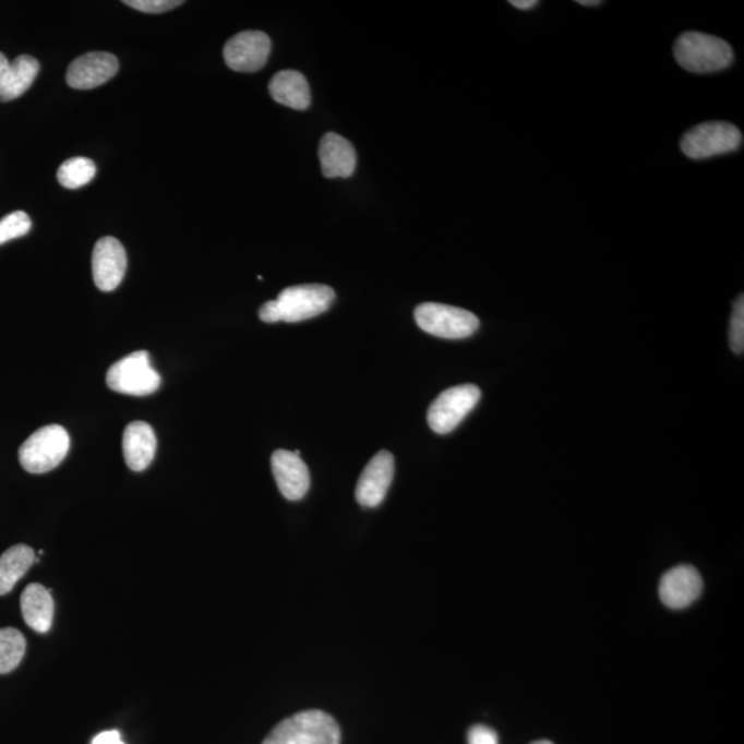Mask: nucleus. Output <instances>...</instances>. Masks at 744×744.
Instances as JSON below:
<instances>
[{
	"label": "nucleus",
	"instance_id": "obj_4",
	"mask_svg": "<svg viewBox=\"0 0 744 744\" xmlns=\"http://www.w3.org/2000/svg\"><path fill=\"white\" fill-rule=\"evenodd\" d=\"M70 434L60 424H47L31 434L19 451L20 463L28 473L44 475L51 471L70 453Z\"/></svg>",
	"mask_w": 744,
	"mask_h": 744
},
{
	"label": "nucleus",
	"instance_id": "obj_12",
	"mask_svg": "<svg viewBox=\"0 0 744 744\" xmlns=\"http://www.w3.org/2000/svg\"><path fill=\"white\" fill-rule=\"evenodd\" d=\"M395 476V458L389 451H380L365 466L356 487V500L361 506L375 507L384 502Z\"/></svg>",
	"mask_w": 744,
	"mask_h": 744
},
{
	"label": "nucleus",
	"instance_id": "obj_24",
	"mask_svg": "<svg viewBox=\"0 0 744 744\" xmlns=\"http://www.w3.org/2000/svg\"><path fill=\"white\" fill-rule=\"evenodd\" d=\"M730 344L733 352H744V297L739 296L731 317Z\"/></svg>",
	"mask_w": 744,
	"mask_h": 744
},
{
	"label": "nucleus",
	"instance_id": "obj_30",
	"mask_svg": "<svg viewBox=\"0 0 744 744\" xmlns=\"http://www.w3.org/2000/svg\"><path fill=\"white\" fill-rule=\"evenodd\" d=\"M578 3L581 4V7H589V8L600 7V4H601V2H599V0H579Z\"/></svg>",
	"mask_w": 744,
	"mask_h": 744
},
{
	"label": "nucleus",
	"instance_id": "obj_27",
	"mask_svg": "<svg viewBox=\"0 0 744 744\" xmlns=\"http://www.w3.org/2000/svg\"><path fill=\"white\" fill-rule=\"evenodd\" d=\"M118 741H120V733L113 730L99 733V735L93 739L92 744H115Z\"/></svg>",
	"mask_w": 744,
	"mask_h": 744
},
{
	"label": "nucleus",
	"instance_id": "obj_11",
	"mask_svg": "<svg viewBox=\"0 0 744 744\" xmlns=\"http://www.w3.org/2000/svg\"><path fill=\"white\" fill-rule=\"evenodd\" d=\"M118 71L119 61L111 52H87L71 62L67 83L76 91H91L111 81Z\"/></svg>",
	"mask_w": 744,
	"mask_h": 744
},
{
	"label": "nucleus",
	"instance_id": "obj_21",
	"mask_svg": "<svg viewBox=\"0 0 744 744\" xmlns=\"http://www.w3.org/2000/svg\"><path fill=\"white\" fill-rule=\"evenodd\" d=\"M26 641L17 628H0V674L13 672L23 660Z\"/></svg>",
	"mask_w": 744,
	"mask_h": 744
},
{
	"label": "nucleus",
	"instance_id": "obj_32",
	"mask_svg": "<svg viewBox=\"0 0 744 744\" xmlns=\"http://www.w3.org/2000/svg\"><path fill=\"white\" fill-rule=\"evenodd\" d=\"M115 744H124V743L122 742V739H120V741H118V742L115 743Z\"/></svg>",
	"mask_w": 744,
	"mask_h": 744
},
{
	"label": "nucleus",
	"instance_id": "obj_23",
	"mask_svg": "<svg viewBox=\"0 0 744 744\" xmlns=\"http://www.w3.org/2000/svg\"><path fill=\"white\" fill-rule=\"evenodd\" d=\"M33 223L28 214L24 212H14L9 216L0 219V245L10 242V240L23 238L29 232Z\"/></svg>",
	"mask_w": 744,
	"mask_h": 744
},
{
	"label": "nucleus",
	"instance_id": "obj_15",
	"mask_svg": "<svg viewBox=\"0 0 744 744\" xmlns=\"http://www.w3.org/2000/svg\"><path fill=\"white\" fill-rule=\"evenodd\" d=\"M157 440L149 423L137 421L125 427L123 454L125 465L133 471H143L154 463Z\"/></svg>",
	"mask_w": 744,
	"mask_h": 744
},
{
	"label": "nucleus",
	"instance_id": "obj_20",
	"mask_svg": "<svg viewBox=\"0 0 744 744\" xmlns=\"http://www.w3.org/2000/svg\"><path fill=\"white\" fill-rule=\"evenodd\" d=\"M34 562L35 552L26 544H15L0 555V596L10 593Z\"/></svg>",
	"mask_w": 744,
	"mask_h": 744
},
{
	"label": "nucleus",
	"instance_id": "obj_8",
	"mask_svg": "<svg viewBox=\"0 0 744 744\" xmlns=\"http://www.w3.org/2000/svg\"><path fill=\"white\" fill-rule=\"evenodd\" d=\"M481 391L466 384L440 393L428 411V423L437 434H448L464 421L480 401Z\"/></svg>",
	"mask_w": 744,
	"mask_h": 744
},
{
	"label": "nucleus",
	"instance_id": "obj_17",
	"mask_svg": "<svg viewBox=\"0 0 744 744\" xmlns=\"http://www.w3.org/2000/svg\"><path fill=\"white\" fill-rule=\"evenodd\" d=\"M21 612H23L24 622L33 631L49 632L52 625V616H55V601H52L50 591L40 584L26 586L23 595H21Z\"/></svg>",
	"mask_w": 744,
	"mask_h": 744
},
{
	"label": "nucleus",
	"instance_id": "obj_10",
	"mask_svg": "<svg viewBox=\"0 0 744 744\" xmlns=\"http://www.w3.org/2000/svg\"><path fill=\"white\" fill-rule=\"evenodd\" d=\"M92 266L93 279L98 290H117L128 268V255L122 243L112 236L99 239L94 245Z\"/></svg>",
	"mask_w": 744,
	"mask_h": 744
},
{
	"label": "nucleus",
	"instance_id": "obj_7",
	"mask_svg": "<svg viewBox=\"0 0 744 744\" xmlns=\"http://www.w3.org/2000/svg\"><path fill=\"white\" fill-rule=\"evenodd\" d=\"M742 144L741 130L731 123L710 122L695 125L681 141V149L691 159H707L733 152Z\"/></svg>",
	"mask_w": 744,
	"mask_h": 744
},
{
	"label": "nucleus",
	"instance_id": "obj_25",
	"mask_svg": "<svg viewBox=\"0 0 744 744\" xmlns=\"http://www.w3.org/2000/svg\"><path fill=\"white\" fill-rule=\"evenodd\" d=\"M123 3L125 7L148 14L170 12L182 4L181 0H125Z\"/></svg>",
	"mask_w": 744,
	"mask_h": 744
},
{
	"label": "nucleus",
	"instance_id": "obj_18",
	"mask_svg": "<svg viewBox=\"0 0 744 744\" xmlns=\"http://www.w3.org/2000/svg\"><path fill=\"white\" fill-rule=\"evenodd\" d=\"M269 93L276 103L303 111L311 105V88L301 72L287 70L277 72L269 83Z\"/></svg>",
	"mask_w": 744,
	"mask_h": 744
},
{
	"label": "nucleus",
	"instance_id": "obj_19",
	"mask_svg": "<svg viewBox=\"0 0 744 744\" xmlns=\"http://www.w3.org/2000/svg\"><path fill=\"white\" fill-rule=\"evenodd\" d=\"M39 70V61L31 56H20L14 61H10L7 76L0 88V101L9 103L23 96L33 86Z\"/></svg>",
	"mask_w": 744,
	"mask_h": 744
},
{
	"label": "nucleus",
	"instance_id": "obj_22",
	"mask_svg": "<svg viewBox=\"0 0 744 744\" xmlns=\"http://www.w3.org/2000/svg\"><path fill=\"white\" fill-rule=\"evenodd\" d=\"M96 165L87 157H72L60 166L57 178L67 190H79L96 177Z\"/></svg>",
	"mask_w": 744,
	"mask_h": 744
},
{
	"label": "nucleus",
	"instance_id": "obj_13",
	"mask_svg": "<svg viewBox=\"0 0 744 744\" xmlns=\"http://www.w3.org/2000/svg\"><path fill=\"white\" fill-rule=\"evenodd\" d=\"M704 580L693 565H679L663 575L659 585V597L663 604L673 610H683L699 599Z\"/></svg>",
	"mask_w": 744,
	"mask_h": 744
},
{
	"label": "nucleus",
	"instance_id": "obj_1",
	"mask_svg": "<svg viewBox=\"0 0 744 744\" xmlns=\"http://www.w3.org/2000/svg\"><path fill=\"white\" fill-rule=\"evenodd\" d=\"M335 300V291L324 285H302L283 290L275 301L265 302L260 319L265 323H298L327 312Z\"/></svg>",
	"mask_w": 744,
	"mask_h": 744
},
{
	"label": "nucleus",
	"instance_id": "obj_2",
	"mask_svg": "<svg viewBox=\"0 0 744 744\" xmlns=\"http://www.w3.org/2000/svg\"><path fill=\"white\" fill-rule=\"evenodd\" d=\"M262 744H340V730L327 712L301 711L276 725Z\"/></svg>",
	"mask_w": 744,
	"mask_h": 744
},
{
	"label": "nucleus",
	"instance_id": "obj_26",
	"mask_svg": "<svg viewBox=\"0 0 744 744\" xmlns=\"http://www.w3.org/2000/svg\"><path fill=\"white\" fill-rule=\"evenodd\" d=\"M468 744H500L494 730L485 725L471 727L468 733Z\"/></svg>",
	"mask_w": 744,
	"mask_h": 744
},
{
	"label": "nucleus",
	"instance_id": "obj_3",
	"mask_svg": "<svg viewBox=\"0 0 744 744\" xmlns=\"http://www.w3.org/2000/svg\"><path fill=\"white\" fill-rule=\"evenodd\" d=\"M674 56L684 70L710 73L725 70L733 61L732 47L717 36L685 33L674 45Z\"/></svg>",
	"mask_w": 744,
	"mask_h": 744
},
{
	"label": "nucleus",
	"instance_id": "obj_6",
	"mask_svg": "<svg viewBox=\"0 0 744 744\" xmlns=\"http://www.w3.org/2000/svg\"><path fill=\"white\" fill-rule=\"evenodd\" d=\"M109 389L129 396H148L159 389L160 375L151 364V356L140 350L125 356L107 372Z\"/></svg>",
	"mask_w": 744,
	"mask_h": 744
},
{
	"label": "nucleus",
	"instance_id": "obj_28",
	"mask_svg": "<svg viewBox=\"0 0 744 744\" xmlns=\"http://www.w3.org/2000/svg\"><path fill=\"white\" fill-rule=\"evenodd\" d=\"M509 3L518 10H529L538 7L537 0H511Z\"/></svg>",
	"mask_w": 744,
	"mask_h": 744
},
{
	"label": "nucleus",
	"instance_id": "obj_14",
	"mask_svg": "<svg viewBox=\"0 0 744 744\" xmlns=\"http://www.w3.org/2000/svg\"><path fill=\"white\" fill-rule=\"evenodd\" d=\"M272 471L281 495L288 501H300L311 487L309 469L301 457L287 449H277L271 459Z\"/></svg>",
	"mask_w": 744,
	"mask_h": 744
},
{
	"label": "nucleus",
	"instance_id": "obj_29",
	"mask_svg": "<svg viewBox=\"0 0 744 744\" xmlns=\"http://www.w3.org/2000/svg\"><path fill=\"white\" fill-rule=\"evenodd\" d=\"M9 65L10 61L8 60V57L4 56L3 52H0V88H2L4 76H7Z\"/></svg>",
	"mask_w": 744,
	"mask_h": 744
},
{
	"label": "nucleus",
	"instance_id": "obj_9",
	"mask_svg": "<svg viewBox=\"0 0 744 744\" xmlns=\"http://www.w3.org/2000/svg\"><path fill=\"white\" fill-rule=\"evenodd\" d=\"M271 49L268 35L261 31H244L227 41L224 59L232 71L256 72L265 67Z\"/></svg>",
	"mask_w": 744,
	"mask_h": 744
},
{
	"label": "nucleus",
	"instance_id": "obj_31",
	"mask_svg": "<svg viewBox=\"0 0 744 744\" xmlns=\"http://www.w3.org/2000/svg\"><path fill=\"white\" fill-rule=\"evenodd\" d=\"M531 744H554V743L549 742V741H537V742H533Z\"/></svg>",
	"mask_w": 744,
	"mask_h": 744
},
{
	"label": "nucleus",
	"instance_id": "obj_5",
	"mask_svg": "<svg viewBox=\"0 0 744 744\" xmlns=\"http://www.w3.org/2000/svg\"><path fill=\"white\" fill-rule=\"evenodd\" d=\"M419 328L434 337L464 339L473 335L480 327L475 313L444 303H421L413 312Z\"/></svg>",
	"mask_w": 744,
	"mask_h": 744
},
{
	"label": "nucleus",
	"instance_id": "obj_16",
	"mask_svg": "<svg viewBox=\"0 0 744 744\" xmlns=\"http://www.w3.org/2000/svg\"><path fill=\"white\" fill-rule=\"evenodd\" d=\"M319 157L323 176L327 178H348L353 175L358 164L353 145L343 135L335 133L323 135Z\"/></svg>",
	"mask_w": 744,
	"mask_h": 744
}]
</instances>
